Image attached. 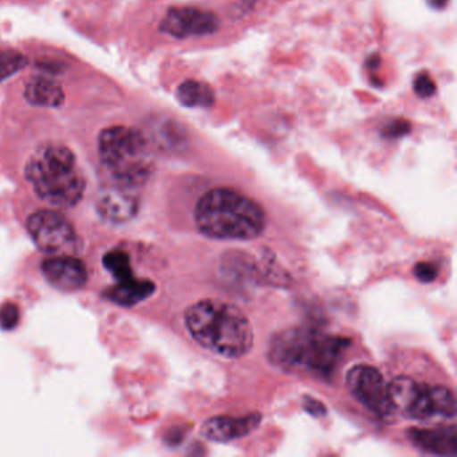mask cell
Masks as SVG:
<instances>
[{"label": "cell", "mask_w": 457, "mask_h": 457, "mask_svg": "<svg viewBox=\"0 0 457 457\" xmlns=\"http://www.w3.org/2000/svg\"><path fill=\"white\" fill-rule=\"evenodd\" d=\"M186 325L192 338L224 358H242L253 346V331L242 310L220 299H203L188 307Z\"/></svg>", "instance_id": "1"}, {"label": "cell", "mask_w": 457, "mask_h": 457, "mask_svg": "<svg viewBox=\"0 0 457 457\" xmlns=\"http://www.w3.org/2000/svg\"><path fill=\"white\" fill-rule=\"evenodd\" d=\"M195 223L210 239L243 242L261 237L266 213L259 203L234 189L215 188L197 202Z\"/></svg>", "instance_id": "2"}, {"label": "cell", "mask_w": 457, "mask_h": 457, "mask_svg": "<svg viewBox=\"0 0 457 457\" xmlns=\"http://www.w3.org/2000/svg\"><path fill=\"white\" fill-rule=\"evenodd\" d=\"M349 345L347 338L328 336L315 328H290L271 339L269 358L282 370L306 371L328 378Z\"/></svg>", "instance_id": "3"}, {"label": "cell", "mask_w": 457, "mask_h": 457, "mask_svg": "<svg viewBox=\"0 0 457 457\" xmlns=\"http://www.w3.org/2000/svg\"><path fill=\"white\" fill-rule=\"evenodd\" d=\"M25 175L36 194L49 204L73 207L84 196V172L74 152L62 144L39 146L29 159Z\"/></svg>", "instance_id": "4"}, {"label": "cell", "mask_w": 457, "mask_h": 457, "mask_svg": "<svg viewBox=\"0 0 457 457\" xmlns=\"http://www.w3.org/2000/svg\"><path fill=\"white\" fill-rule=\"evenodd\" d=\"M101 162L121 186H141L152 172L151 152L143 132L129 127H112L98 138Z\"/></svg>", "instance_id": "5"}, {"label": "cell", "mask_w": 457, "mask_h": 457, "mask_svg": "<svg viewBox=\"0 0 457 457\" xmlns=\"http://www.w3.org/2000/svg\"><path fill=\"white\" fill-rule=\"evenodd\" d=\"M30 237L47 255H76L79 240L73 224L55 211H38L28 220Z\"/></svg>", "instance_id": "6"}, {"label": "cell", "mask_w": 457, "mask_h": 457, "mask_svg": "<svg viewBox=\"0 0 457 457\" xmlns=\"http://www.w3.org/2000/svg\"><path fill=\"white\" fill-rule=\"evenodd\" d=\"M346 386L350 395L376 416L393 414L387 384L381 371L374 366H353L346 374Z\"/></svg>", "instance_id": "7"}, {"label": "cell", "mask_w": 457, "mask_h": 457, "mask_svg": "<svg viewBox=\"0 0 457 457\" xmlns=\"http://www.w3.org/2000/svg\"><path fill=\"white\" fill-rule=\"evenodd\" d=\"M387 392L393 413L419 421L436 414L429 385L420 384L411 377L398 376L387 384Z\"/></svg>", "instance_id": "8"}, {"label": "cell", "mask_w": 457, "mask_h": 457, "mask_svg": "<svg viewBox=\"0 0 457 457\" xmlns=\"http://www.w3.org/2000/svg\"><path fill=\"white\" fill-rule=\"evenodd\" d=\"M219 29V20L212 12L194 7H173L162 22V31L175 38L210 36Z\"/></svg>", "instance_id": "9"}, {"label": "cell", "mask_w": 457, "mask_h": 457, "mask_svg": "<svg viewBox=\"0 0 457 457\" xmlns=\"http://www.w3.org/2000/svg\"><path fill=\"white\" fill-rule=\"evenodd\" d=\"M42 270L47 280L61 290H77L87 280L84 263L74 255L50 256L42 264Z\"/></svg>", "instance_id": "10"}, {"label": "cell", "mask_w": 457, "mask_h": 457, "mask_svg": "<svg viewBox=\"0 0 457 457\" xmlns=\"http://www.w3.org/2000/svg\"><path fill=\"white\" fill-rule=\"evenodd\" d=\"M261 421V413H251L245 417L216 416L205 421L202 433L207 440L228 443L250 435Z\"/></svg>", "instance_id": "11"}, {"label": "cell", "mask_w": 457, "mask_h": 457, "mask_svg": "<svg viewBox=\"0 0 457 457\" xmlns=\"http://www.w3.org/2000/svg\"><path fill=\"white\" fill-rule=\"evenodd\" d=\"M409 440L416 448L433 454L457 453L456 428H411L408 430Z\"/></svg>", "instance_id": "12"}, {"label": "cell", "mask_w": 457, "mask_h": 457, "mask_svg": "<svg viewBox=\"0 0 457 457\" xmlns=\"http://www.w3.org/2000/svg\"><path fill=\"white\" fill-rule=\"evenodd\" d=\"M133 189L135 188L121 184L105 189L98 197V210L109 220H128L137 208V202L132 194Z\"/></svg>", "instance_id": "13"}, {"label": "cell", "mask_w": 457, "mask_h": 457, "mask_svg": "<svg viewBox=\"0 0 457 457\" xmlns=\"http://www.w3.org/2000/svg\"><path fill=\"white\" fill-rule=\"evenodd\" d=\"M25 97L31 105L42 108H60L65 103V93L54 79L38 76L26 85Z\"/></svg>", "instance_id": "14"}, {"label": "cell", "mask_w": 457, "mask_h": 457, "mask_svg": "<svg viewBox=\"0 0 457 457\" xmlns=\"http://www.w3.org/2000/svg\"><path fill=\"white\" fill-rule=\"evenodd\" d=\"M154 285L149 280L136 279L135 277L119 282L111 291V299L124 306H133L154 294Z\"/></svg>", "instance_id": "15"}, {"label": "cell", "mask_w": 457, "mask_h": 457, "mask_svg": "<svg viewBox=\"0 0 457 457\" xmlns=\"http://www.w3.org/2000/svg\"><path fill=\"white\" fill-rule=\"evenodd\" d=\"M178 100L187 108H211L215 103V95L204 82L188 79L178 87Z\"/></svg>", "instance_id": "16"}, {"label": "cell", "mask_w": 457, "mask_h": 457, "mask_svg": "<svg viewBox=\"0 0 457 457\" xmlns=\"http://www.w3.org/2000/svg\"><path fill=\"white\" fill-rule=\"evenodd\" d=\"M430 392H432L436 414H440L446 419H453L456 416V400L452 390L441 385H436V386H430Z\"/></svg>", "instance_id": "17"}, {"label": "cell", "mask_w": 457, "mask_h": 457, "mask_svg": "<svg viewBox=\"0 0 457 457\" xmlns=\"http://www.w3.org/2000/svg\"><path fill=\"white\" fill-rule=\"evenodd\" d=\"M104 264L106 270L116 278L119 282L129 279L133 277L132 267H130L129 256L122 251H112L106 253L104 258Z\"/></svg>", "instance_id": "18"}, {"label": "cell", "mask_w": 457, "mask_h": 457, "mask_svg": "<svg viewBox=\"0 0 457 457\" xmlns=\"http://www.w3.org/2000/svg\"><path fill=\"white\" fill-rule=\"evenodd\" d=\"M28 65V58L15 50H0V82L20 73Z\"/></svg>", "instance_id": "19"}, {"label": "cell", "mask_w": 457, "mask_h": 457, "mask_svg": "<svg viewBox=\"0 0 457 457\" xmlns=\"http://www.w3.org/2000/svg\"><path fill=\"white\" fill-rule=\"evenodd\" d=\"M18 320H20V310L15 304H4L0 309V326L10 330V328H15Z\"/></svg>", "instance_id": "20"}, {"label": "cell", "mask_w": 457, "mask_h": 457, "mask_svg": "<svg viewBox=\"0 0 457 457\" xmlns=\"http://www.w3.org/2000/svg\"><path fill=\"white\" fill-rule=\"evenodd\" d=\"M414 92L422 98L432 97L436 92V85L428 74H420L413 84Z\"/></svg>", "instance_id": "21"}, {"label": "cell", "mask_w": 457, "mask_h": 457, "mask_svg": "<svg viewBox=\"0 0 457 457\" xmlns=\"http://www.w3.org/2000/svg\"><path fill=\"white\" fill-rule=\"evenodd\" d=\"M414 277L421 283H430L437 277V269L429 262H420L413 270Z\"/></svg>", "instance_id": "22"}, {"label": "cell", "mask_w": 457, "mask_h": 457, "mask_svg": "<svg viewBox=\"0 0 457 457\" xmlns=\"http://www.w3.org/2000/svg\"><path fill=\"white\" fill-rule=\"evenodd\" d=\"M382 132L389 138L401 137V136L411 132V124L408 121L389 122Z\"/></svg>", "instance_id": "23"}, {"label": "cell", "mask_w": 457, "mask_h": 457, "mask_svg": "<svg viewBox=\"0 0 457 457\" xmlns=\"http://www.w3.org/2000/svg\"><path fill=\"white\" fill-rule=\"evenodd\" d=\"M302 405H303L304 411H309L314 417H323L328 413L326 406L312 395H304Z\"/></svg>", "instance_id": "24"}, {"label": "cell", "mask_w": 457, "mask_h": 457, "mask_svg": "<svg viewBox=\"0 0 457 457\" xmlns=\"http://www.w3.org/2000/svg\"><path fill=\"white\" fill-rule=\"evenodd\" d=\"M428 4H429L430 6L433 7V9L441 10L446 6V4H448V0H428Z\"/></svg>", "instance_id": "25"}]
</instances>
